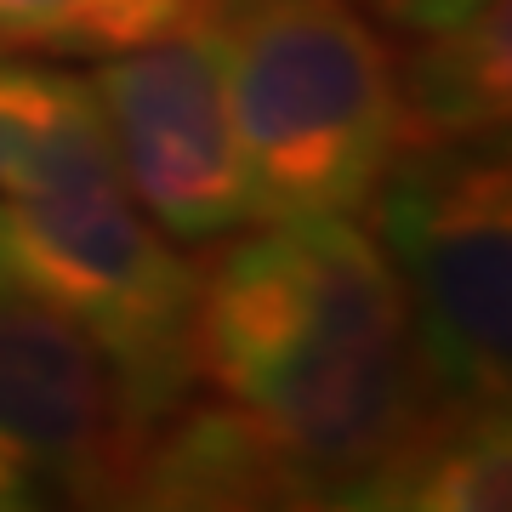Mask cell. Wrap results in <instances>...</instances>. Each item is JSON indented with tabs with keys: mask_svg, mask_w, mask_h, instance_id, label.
Segmentation results:
<instances>
[{
	"mask_svg": "<svg viewBox=\"0 0 512 512\" xmlns=\"http://www.w3.org/2000/svg\"><path fill=\"white\" fill-rule=\"evenodd\" d=\"M205 6L211 0H0V46L114 57L200 23Z\"/></svg>",
	"mask_w": 512,
	"mask_h": 512,
	"instance_id": "obj_9",
	"label": "cell"
},
{
	"mask_svg": "<svg viewBox=\"0 0 512 512\" xmlns=\"http://www.w3.org/2000/svg\"><path fill=\"white\" fill-rule=\"evenodd\" d=\"M143 427L86 330L0 291V512L126 501Z\"/></svg>",
	"mask_w": 512,
	"mask_h": 512,
	"instance_id": "obj_6",
	"label": "cell"
},
{
	"mask_svg": "<svg viewBox=\"0 0 512 512\" xmlns=\"http://www.w3.org/2000/svg\"><path fill=\"white\" fill-rule=\"evenodd\" d=\"M200 382L291 461L308 507H359L433 427L382 245L342 217H279L200 274Z\"/></svg>",
	"mask_w": 512,
	"mask_h": 512,
	"instance_id": "obj_1",
	"label": "cell"
},
{
	"mask_svg": "<svg viewBox=\"0 0 512 512\" xmlns=\"http://www.w3.org/2000/svg\"><path fill=\"white\" fill-rule=\"evenodd\" d=\"M387 18L399 23V29H416V35H439V29H450V23L473 18V12H484L490 0H382Z\"/></svg>",
	"mask_w": 512,
	"mask_h": 512,
	"instance_id": "obj_11",
	"label": "cell"
},
{
	"mask_svg": "<svg viewBox=\"0 0 512 512\" xmlns=\"http://www.w3.org/2000/svg\"><path fill=\"white\" fill-rule=\"evenodd\" d=\"M512 120V6L490 0L484 12L427 35L399 69V143H490Z\"/></svg>",
	"mask_w": 512,
	"mask_h": 512,
	"instance_id": "obj_7",
	"label": "cell"
},
{
	"mask_svg": "<svg viewBox=\"0 0 512 512\" xmlns=\"http://www.w3.org/2000/svg\"><path fill=\"white\" fill-rule=\"evenodd\" d=\"M0 57H12V52H6V46H0Z\"/></svg>",
	"mask_w": 512,
	"mask_h": 512,
	"instance_id": "obj_13",
	"label": "cell"
},
{
	"mask_svg": "<svg viewBox=\"0 0 512 512\" xmlns=\"http://www.w3.org/2000/svg\"><path fill=\"white\" fill-rule=\"evenodd\" d=\"M376 245L399 279L410 348L450 416L512 393V177L490 143H399L370 188Z\"/></svg>",
	"mask_w": 512,
	"mask_h": 512,
	"instance_id": "obj_4",
	"label": "cell"
},
{
	"mask_svg": "<svg viewBox=\"0 0 512 512\" xmlns=\"http://www.w3.org/2000/svg\"><path fill=\"white\" fill-rule=\"evenodd\" d=\"M63 80H69V74L29 69V63L0 57V183L12 177V165L29 154L40 126L52 120L57 97H63Z\"/></svg>",
	"mask_w": 512,
	"mask_h": 512,
	"instance_id": "obj_10",
	"label": "cell"
},
{
	"mask_svg": "<svg viewBox=\"0 0 512 512\" xmlns=\"http://www.w3.org/2000/svg\"><path fill=\"white\" fill-rule=\"evenodd\" d=\"M0 291H12V262H6V239H0Z\"/></svg>",
	"mask_w": 512,
	"mask_h": 512,
	"instance_id": "obj_12",
	"label": "cell"
},
{
	"mask_svg": "<svg viewBox=\"0 0 512 512\" xmlns=\"http://www.w3.org/2000/svg\"><path fill=\"white\" fill-rule=\"evenodd\" d=\"M86 86L131 194L165 234L222 239L256 222L211 6L177 35L103 57Z\"/></svg>",
	"mask_w": 512,
	"mask_h": 512,
	"instance_id": "obj_5",
	"label": "cell"
},
{
	"mask_svg": "<svg viewBox=\"0 0 512 512\" xmlns=\"http://www.w3.org/2000/svg\"><path fill=\"white\" fill-rule=\"evenodd\" d=\"M12 285L86 330L137 427L200 393V268L131 194L86 80H63L12 177L0 183Z\"/></svg>",
	"mask_w": 512,
	"mask_h": 512,
	"instance_id": "obj_2",
	"label": "cell"
},
{
	"mask_svg": "<svg viewBox=\"0 0 512 512\" xmlns=\"http://www.w3.org/2000/svg\"><path fill=\"white\" fill-rule=\"evenodd\" d=\"M507 410L439 416L365 490V512H490L512 501Z\"/></svg>",
	"mask_w": 512,
	"mask_h": 512,
	"instance_id": "obj_8",
	"label": "cell"
},
{
	"mask_svg": "<svg viewBox=\"0 0 512 512\" xmlns=\"http://www.w3.org/2000/svg\"><path fill=\"white\" fill-rule=\"evenodd\" d=\"M256 222L348 217L399 148V63L348 0H211Z\"/></svg>",
	"mask_w": 512,
	"mask_h": 512,
	"instance_id": "obj_3",
	"label": "cell"
}]
</instances>
